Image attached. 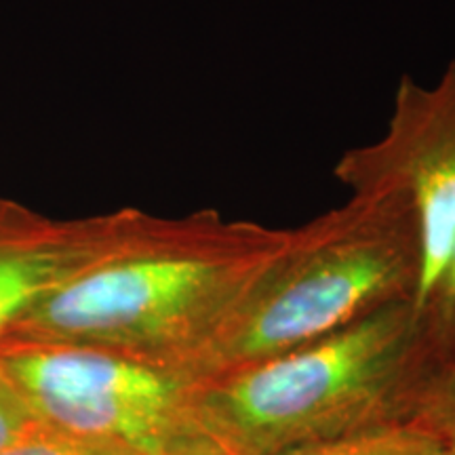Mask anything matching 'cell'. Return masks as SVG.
I'll list each match as a JSON object with an SVG mask.
<instances>
[{
	"label": "cell",
	"mask_w": 455,
	"mask_h": 455,
	"mask_svg": "<svg viewBox=\"0 0 455 455\" xmlns=\"http://www.w3.org/2000/svg\"><path fill=\"white\" fill-rule=\"evenodd\" d=\"M289 235L215 209L144 213L116 249L26 312L4 339L89 346L184 375Z\"/></svg>",
	"instance_id": "obj_1"
},
{
	"label": "cell",
	"mask_w": 455,
	"mask_h": 455,
	"mask_svg": "<svg viewBox=\"0 0 455 455\" xmlns=\"http://www.w3.org/2000/svg\"><path fill=\"white\" fill-rule=\"evenodd\" d=\"M443 338L413 299L392 301L287 355L192 382L195 422L228 455H283L415 422Z\"/></svg>",
	"instance_id": "obj_2"
},
{
	"label": "cell",
	"mask_w": 455,
	"mask_h": 455,
	"mask_svg": "<svg viewBox=\"0 0 455 455\" xmlns=\"http://www.w3.org/2000/svg\"><path fill=\"white\" fill-rule=\"evenodd\" d=\"M419 276L422 243L407 196L390 186L355 188L344 204L291 228L184 378L236 371L327 338L392 301H415Z\"/></svg>",
	"instance_id": "obj_3"
},
{
	"label": "cell",
	"mask_w": 455,
	"mask_h": 455,
	"mask_svg": "<svg viewBox=\"0 0 455 455\" xmlns=\"http://www.w3.org/2000/svg\"><path fill=\"white\" fill-rule=\"evenodd\" d=\"M0 371L38 422L76 439L135 455H180L204 439L192 382L171 369L89 346L3 339Z\"/></svg>",
	"instance_id": "obj_4"
},
{
	"label": "cell",
	"mask_w": 455,
	"mask_h": 455,
	"mask_svg": "<svg viewBox=\"0 0 455 455\" xmlns=\"http://www.w3.org/2000/svg\"><path fill=\"white\" fill-rule=\"evenodd\" d=\"M333 173L348 190L390 186L407 196L422 243V310L455 241V57L428 87L403 78L382 138L346 152Z\"/></svg>",
	"instance_id": "obj_5"
},
{
	"label": "cell",
	"mask_w": 455,
	"mask_h": 455,
	"mask_svg": "<svg viewBox=\"0 0 455 455\" xmlns=\"http://www.w3.org/2000/svg\"><path fill=\"white\" fill-rule=\"evenodd\" d=\"M146 212L57 220L0 196V339L34 306L116 249Z\"/></svg>",
	"instance_id": "obj_6"
},
{
	"label": "cell",
	"mask_w": 455,
	"mask_h": 455,
	"mask_svg": "<svg viewBox=\"0 0 455 455\" xmlns=\"http://www.w3.org/2000/svg\"><path fill=\"white\" fill-rule=\"evenodd\" d=\"M283 455H445V447L435 426L415 419L299 447Z\"/></svg>",
	"instance_id": "obj_7"
},
{
	"label": "cell",
	"mask_w": 455,
	"mask_h": 455,
	"mask_svg": "<svg viewBox=\"0 0 455 455\" xmlns=\"http://www.w3.org/2000/svg\"><path fill=\"white\" fill-rule=\"evenodd\" d=\"M0 455H135L127 449L104 445V443H93L76 439L72 435H64L47 426H38L30 435L24 436L13 447Z\"/></svg>",
	"instance_id": "obj_8"
},
{
	"label": "cell",
	"mask_w": 455,
	"mask_h": 455,
	"mask_svg": "<svg viewBox=\"0 0 455 455\" xmlns=\"http://www.w3.org/2000/svg\"><path fill=\"white\" fill-rule=\"evenodd\" d=\"M41 422L7 375L0 371V453L36 430Z\"/></svg>",
	"instance_id": "obj_9"
},
{
	"label": "cell",
	"mask_w": 455,
	"mask_h": 455,
	"mask_svg": "<svg viewBox=\"0 0 455 455\" xmlns=\"http://www.w3.org/2000/svg\"><path fill=\"white\" fill-rule=\"evenodd\" d=\"M430 409H455V304L447 316L439 369H436L435 384H432L428 403L422 413Z\"/></svg>",
	"instance_id": "obj_10"
},
{
	"label": "cell",
	"mask_w": 455,
	"mask_h": 455,
	"mask_svg": "<svg viewBox=\"0 0 455 455\" xmlns=\"http://www.w3.org/2000/svg\"><path fill=\"white\" fill-rule=\"evenodd\" d=\"M453 304H455V241L451 244V251H449L447 264H445V268H443L439 283H436V287L430 295L428 304H426L422 310L428 312V315L436 321V325L445 331L447 316H449V312H451Z\"/></svg>",
	"instance_id": "obj_11"
},
{
	"label": "cell",
	"mask_w": 455,
	"mask_h": 455,
	"mask_svg": "<svg viewBox=\"0 0 455 455\" xmlns=\"http://www.w3.org/2000/svg\"><path fill=\"white\" fill-rule=\"evenodd\" d=\"M419 419L435 426L441 435L445 455H455V409H430L419 415Z\"/></svg>",
	"instance_id": "obj_12"
},
{
	"label": "cell",
	"mask_w": 455,
	"mask_h": 455,
	"mask_svg": "<svg viewBox=\"0 0 455 455\" xmlns=\"http://www.w3.org/2000/svg\"><path fill=\"white\" fill-rule=\"evenodd\" d=\"M180 455H228L221 451V449L212 443L209 439H203L198 441L196 445H192L190 449H186V451H181Z\"/></svg>",
	"instance_id": "obj_13"
}]
</instances>
